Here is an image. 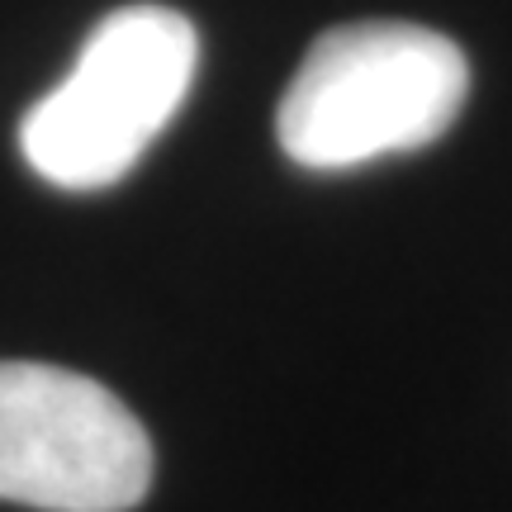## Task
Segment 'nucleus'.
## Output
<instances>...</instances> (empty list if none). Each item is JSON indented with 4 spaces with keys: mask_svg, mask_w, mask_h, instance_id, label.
<instances>
[{
    "mask_svg": "<svg viewBox=\"0 0 512 512\" xmlns=\"http://www.w3.org/2000/svg\"><path fill=\"white\" fill-rule=\"evenodd\" d=\"M470 100V62L437 29L403 19L337 24L313 43L275 110L285 157L351 171L437 143Z\"/></svg>",
    "mask_w": 512,
    "mask_h": 512,
    "instance_id": "1",
    "label": "nucleus"
},
{
    "mask_svg": "<svg viewBox=\"0 0 512 512\" xmlns=\"http://www.w3.org/2000/svg\"><path fill=\"white\" fill-rule=\"evenodd\" d=\"M200 67V34L171 5H124L91 29L67 81L19 124V152L57 190L124 181L176 119Z\"/></svg>",
    "mask_w": 512,
    "mask_h": 512,
    "instance_id": "2",
    "label": "nucleus"
},
{
    "mask_svg": "<svg viewBox=\"0 0 512 512\" xmlns=\"http://www.w3.org/2000/svg\"><path fill=\"white\" fill-rule=\"evenodd\" d=\"M152 489L143 422L91 375L0 361V498L38 512H128Z\"/></svg>",
    "mask_w": 512,
    "mask_h": 512,
    "instance_id": "3",
    "label": "nucleus"
}]
</instances>
